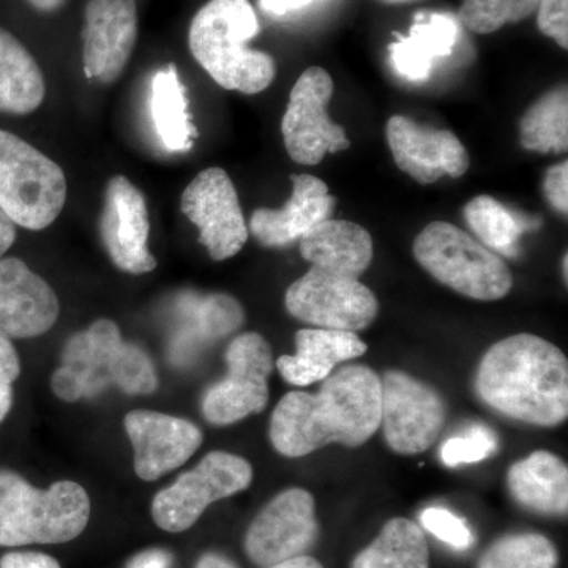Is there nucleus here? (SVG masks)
Listing matches in <instances>:
<instances>
[{
    "label": "nucleus",
    "mask_w": 568,
    "mask_h": 568,
    "mask_svg": "<svg viewBox=\"0 0 568 568\" xmlns=\"http://www.w3.org/2000/svg\"><path fill=\"white\" fill-rule=\"evenodd\" d=\"M381 428V377L366 365H345L325 377L316 395L290 392L271 420L278 454L301 458L331 444L364 446Z\"/></svg>",
    "instance_id": "f257e3e1"
},
{
    "label": "nucleus",
    "mask_w": 568,
    "mask_h": 568,
    "mask_svg": "<svg viewBox=\"0 0 568 568\" xmlns=\"http://www.w3.org/2000/svg\"><path fill=\"white\" fill-rule=\"evenodd\" d=\"M476 394L489 409L511 420L558 426L568 417L567 357L540 336H508L481 358Z\"/></svg>",
    "instance_id": "f03ea898"
},
{
    "label": "nucleus",
    "mask_w": 568,
    "mask_h": 568,
    "mask_svg": "<svg viewBox=\"0 0 568 568\" xmlns=\"http://www.w3.org/2000/svg\"><path fill=\"white\" fill-rule=\"evenodd\" d=\"M257 33L260 21L250 0H211L190 26V51L216 84L254 95L276 74L274 58L248 47Z\"/></svg>",
    "instance_id": "7ed1b4c3"
},
{
    "label": "nucleus",
    "mask_w": 568,
    "mask_h": 568,
    "mask_svg": "<svg viewBox=\"0 0 568 568\" xmlns=\"http://www.w3.org/2000/svg\"><path fill=\"white\" fill-rule=\"evenodd\" d=\"M89 518L91 500L81 485L61 480L39 489L18 474L0 473V547L67 544Z\"/></svg>",
    "instance_id": "20e7f679"
},
{
    "label": "nucleus",
    "mask_w": 568,
    "mask_h": 568,
    "mask_svg": "<svg viewBox=\"0 0 568 568\" xmlns=\"http://www.w3.org/2000/svg\"><path fill=\"white\" fill-rule=\"evenodd\" d=\"M413 252L433 278L466 297L499 301L514 286L507 264L455 224L429 223L414 241Z\"/></svg>",
    "instance_id": "39448f33"
},
{
    "label": "nucleus",
    "mask_w": 568,
    "mask_h": 568,
    "mask_svg": "<svg viewBox=\"0 0 568 568\" xmlns=\"http://www.w3.org/2000/svg\"><path fill=\"white\" fill-rule=\"evenodd\" d=\"M67 201L62 168L17 134L0 130V211L24 227L47 230Z\"/></svg>",
    "instance_id": "423d86ee"
},
{
    "label": "nucleus",
    "mask_w": 568,
    "mask_h": 568,
    "mask_svg": "<svg viewBox=\"0 0 568 568\" xmlns=\"http://www.w3.org/2000/svg\"><path fill=\"white\" fill-rule=\"evenodd\" d=\"M252 480L253 467L246 459L211 452L194 469L153 497V521L166 532H183L196 525L205 508L244 491Z\"/></svg>",
    "instance_id": "0eeeda50"
},
{
    "label": "nucleus",
    "mask_w": 568,
    "mask_h": 568,
    "mask_svg": "<svg viewBox=\"0 0 568 568\" xmlns=\"http://www.w3.org/2000/svg\"><path fill=\"white\" fill-rule=\"evenodd\" d=\"M284 304L290 315L302 323L354 334L375 323L379 312L375 293L361 278L316 265L291 284Z\"/></svg>",
    "instance_id": "6e6552de"
},
{
    "label": "nucleus",
    "mask_w": 568,
    "mask_h": 568,
    "mask_svg": "<svg viewBox=\"0 0 568 568\" xmlns=\"http://www.w3.org/2000/svg\"><path fill=\"white\" fill-rule=\"evenodd\" d=\"M227 375L204 394L203 414L212 425L226 426L263 413L268 403L272 349L263 335L235 336L226 351Z\"/></svg>",
    "instance_id": "1a4fd4ad"
},
{
    "label": "nucleus",
    "mask_w": 568,
    "mask_h": 568,
    "mask_svg": "<svg viewBox=\"0 0 568 568\" xmlns=\"http://www.w3.org/2000/svg\"><path fill=\"white\" fill-rule=\"evenodd\" d=\"M443 396L403 372L381 377V426L388 447L399 455L428 450L446 425Z\"/></svg>",
    "instance_id": "9d476101"
},
{
    "label": "nucleus",
    "mask_w": 568,
    "mask_h": 568,
    "mask_svg": "<svg viewBox=\"0 0 568 568\" xmlns=\"http://www.w3.org/2000/svg\"><path fill=\"white\" fill-rule=\"evenodd\" d=\"M332 95L334 81L321 67L305 70L295 82L282 121L284 145L295 163L315 166L327 153L349 148L345 130L328 118Z\"/></svg>",
    "instance_id": "9b49d317"
},
{
    "label": "nucleus",
    "mask_w": 568,
    "mask_h": 568,
    "mask_svg": "<svg viewBox=\"0 0 568 568\" xmlns=\"http://www.w3.org/2000/svg\"><path fill=\"white\" fill-rule=\"evenodd\" d=\"M182 212L200 230V242L213 261L230 260L248 241V226L230 175L222 168L201 171L186 186Z\"/></svg>",
    "instance_id": "f8f14e48"
},
{
    "label": "nucleus",
    "mask_w": 568,
    "mask_h": 568,
    "mask_svg": "<svg viewBox=\"0 0 568 568\" xmlns=\"http://www.w3.org/2000/svg\"><path fill=\"white\" fill-rule=\"evenodd\" d=\"M317 536L320 525L312 493L284 489L253 519L246 530L245 552L256 566H274L304 556Z\"/></svg>",
    "instance_id": "ddd939ff"
},
{
    "label": "nucleus",
    "mask_w": 568,
    "mask_h": 568,
    "mask_svg": "<svg viewBox=\"0 0 568 568\" xmlns=\"http://www.w3.org/2000/svg\"><path fill=\"white\" fill-rule=\"evenodd\" d=\"M100 234L112 263L132 275L155 271L156 260L149 250L148 203L144 194L125 175H114L104 190Z\"/></svg>",
    "instance_id": "4468645a"
},
{
    "label": "nucleus",
    "mask_w": 568,
    "mask_h": 568,
    "mask_svg": "<svg viewBox=\"0 0 568 568\" xmlns=\"http://www.w3.org/2000/svg\"><path fill=\"white\" fill-rule=\"evenodd\" d=\"M123 343L118 324L110 320H99L88 331L71 336L62 366L52 376L54 394L67 403L102 394L115 383Z\"/></svg>",
    "instance_id": "2eb2a0df"
},
{
    "label": "nucleus",
    "mask_w": 568,
    "mask_h": 568,
    "mask_svg": "<svg viewBox=\"0 0 568 568\" xmlns=\"http://www.w3.org/2000/svg\"><path fill=\"white\" fill-rule=\"evenodd\" d=\"M84 18L85 77L112 84L121 78L136 44V0H89Z\"/></svg>",
    "instance_id": "dca6fc26"
},
{
    "label": "nucleus",
    "mask_w": 568,
    "mask_h": 568,
    "mask_svg": "<svg viewBox=\"0 0 568 568\" xmlns=\"http://www.w3.org/2000/svg\"><path fill=\"white\" fill-rule=\"evenodd\" d=\"M386 133L396 166L418 183L458 179L469 170V153L448 130L429 129L405 115H394Z\"/></svg>",
    "instance_id": "f3484780"
},
{
    "label": "nucleus",
    "mask_w": 568,
    "mask_h": 568,
    "mask_svg": "<svg viewBox=\"0 0 568 568\" xmlns=\"http://www.w3.org/2000/svg\"><path fill=\"white\" fill-rule=\"evenodd\" d=\"M125 429L134 450V470L145 481L178 469L203 444V433L192 422L153 410L126 414Z\"/></svg>",
    "instance_id": "a211bd4d"
},
{
    "label": "nucleus",
    "mask_w": 568,
    "mask_h": 568,
    "mask_svg": "<svg viewBox=\"0 0 568 568\" xmlns=\"http://www.w3.org/2000/svg\"><path fill=\"white\" fill-rule=\"evenodd\" d=\"M54 290L17 257L0 261V335L33 338L47 334L58 321Z\"/></svg>",
    "instance_id": "6ab92c4d"
},
{
    "label": "nucleus",
    "mask_w": 568,
    "mask_h": 568,
    "mask_svg": "<svg viewBox=\"0 0 568 568\" xmlns=\"http://www.w3.org/2000/svg\"><path fill=\"white\" fill-rule=\"evenodd\" d=\"M293 196L282 209H257L250 233L264 246H286L301 241L316 224L331 219L336 200L327 183L310 174L291 175Z\"/></svg>",
    "instance_id": "aec40b11"
},
{
    "label": "nucleus",
    "mask_w": 568,
    "mask_h": 568,
    "mask_svg": "<svg viewBox=\"0 0 568 568\" xmlns=\"http://www.w3.org/2000/svg\"><path fill=\"white\" fill-rule=\"evenodd\" d=\"M294 355H282L276 368L286 383L305 387L323 383L336 366L362 357L368 346L354 332L304 328L295 334Z\"/></svg>",
    "instance_id": "412c9836"
},
{
    "label": "nucleus",
    "mask_w": 568,
    "mask_h": 568,
    "mask_svg": "<svg viewBox=\"0 0 568 568\" xmlns=\"http://www.w3.org/2000/svg\"><path fill=\"white\" fill-rule=\"evenodd\" d=\"M458 21L447 13H417L407 36H396L388 47L392 65L407 81L432 77L439 59L448 58L459 39Z\"/></svg>",
    "instance_id": "4be33fe9"
},
{
    "label": "nucleus",
    "mask_w": 568,
    "mask_h": 568,
    "mask_svg": "<svg viewBox=\"0 0 568 568\" xmlns=\"http://www.w3.org/2000/svg\"><path fill=\"white\" fill-rule=\"evenodd\" d=\"M305 261L325 271L361 278L373 261V239L361 224L325 220L298 241Z\"/></svg>",
    "instance_id": "5701e85b"
},
{
    "label": "nucleus",
    "mask_w": 568,
    "mask_h": 568,
    "mask_svg": "<svg viewBox=\"0 0 568 568\" xmlns=\"http://www.w3.org/2000/svg\"><path fill=\"white\" fill-rule=\"evenodd\" d=\"M508 489L515 500L541 515H567L568 469L549 452H534L515 463L507 474Z\"/></svg>",
    "instance_id": "b1692460"
},
{
    "label": "nucleus",
    "mask_w": 568,
    "mask_h": 568,
    "mask_svg": "<svg viewBox=\"0 0 568 568\" xmlns=\"http://www.w3.org/2000/svg\"><path fill=\"white\" fill-rule=\"evenodd\" d=\"M153 129L166 151H192L197 132L190 112L189 97L174 63L153 74L151 85Z\"/></svg>",
    "instance_id": "393cba45"
},
{
    "label": "nucleus",
    "mask_w": 568,
    "mask_h": 568,
    "mask_svg": "<svg viewBox=\"0 0 568 568\" xmlns=\"http://www.w3.org/2000/svg\"><path fill=\"white\" fill-rule=\"evenodd\" d=\"M47 95L43 71L13 33L0 28V112L29 114Z\"/></svg>",
    "instance_id": "a878e982"
},
{
    "label": "nucleus",
    "mask_w": 568,
    "mask_h": 568,
    "mask_svg": "<svg viewBox=\"0 0 568 568\" xmlns=\"http://www.w3.org/2000/svg\"><path fill=\"white\" fill-rule=\"evenodd\" d=\"M353 568H429L424 530L406 518H392L379 536L355 556Z\"/></svg>",
    "instance_id": "bb28decb"
},
{
    "label": "nucleus",
    "mask_w": 568,
    "mask_h": 568,
    "mask_svg": "<svg viewBox=\"0 0 568 568\" xmlns=\"http://www.w3.org/2000/svg\"><path fill=\"white\" fill-rule=\"evenodd\" d=\"M521 145L530 152L562 153L568 149V93L566 85L534 103L519 125Z\"/></svg>",
    "instance_id": "cd10ccee"
},
{
    "label": "nucleus",
    "mask_w": 568,
    "mask_h": 568,
    "mask_svg": "<svg viewBox=\"0 0 568 568\" xmlns=\"http://www.w3.org/2000/svg\"><path fill=\"white\" fill-rule=\"evenodd\" d=\"M466 223L470 231L480 239L481 244L506 256H515L518 253L519 239L529 230L514 212L491 196H477L470 200L463 209Z\"/></svg>",
    "instance_id": "c85d7f7f"
},
{
    "label": "nucleus",
    "mask_w": 568,
    "mask_h": 568,
    "mask_svg": "<svg viewBox=\"0 0 568 568\" xmlns=\"http://www.w3.org/2000/svg\"><path fill=\"white\" fill-rule=\"evenodd\" d=\"M558 549L540 534H514L495 541L481 556L478 568H556Z\"/></svg>",
    "instance_id": "c756f323"
},
{
    "label": "nucleus",
    "mask_w": 568,
    "mask_h": 568,
    "mask_svg": "<svg viewBox=\"0 0 568 568\" xmlns=\"http://www.w3.org/2000/svg\"><path fill=\"white\" fill-rule=\"evenodd\" d=\"M189 323H194V331L186 336L196 343L213 342L223 336L233 334L242 324L245 315L241 304L226 294H211L207 297L189 302Z\"/></svg>",
    "instance_id": "7c9ffc66"
},
{
    "label": "nucleus",
    "mask_w": 568,
    "mask_h": 568,
    "mask_svg": "<svg viewBox=\"0 0 568 568\" xmlns=\"http://www.w3.org/2000/svg\"><path fill=\"white\" fill-rule=\"evenodd\" d=\"M540 0H465L459 21L469 31L493 33L536 13Z\"/></svg>",
    "instance_id": "2f4dec72"
},
{
    "label": "nucleus",
    "mask_w": 568,
    "mask_h": 568,
    "mask_svg": "<svg viewBox=\"0 0 568 568\" xmlns=\"http://www.w3.org/2000/svg\"><path fill=\"white\" fill-rule=\"evenodd\" d=\"M497 452V437L487 426H473L466 435L452 437L443 448L440 458L444 465L457 467L470 463L484 462Z\"/></svg>",
    "instance_id": "473e14b6"
},
{
    "label": "nucleus",
    "mask_w": 568,
    "mask_h": 568,
    "mask_svg": "<svg viewBox=\"0 0 568 568\" xmlns=\"http://www.w3.org/2000/svg\"><path fill=\"white\" fill-rule=\"evenodd\" d=\"M422 526L429 534L439 538L443 544L448 545L457 551H465L473 547L476 537L465 519L452 514L450 510L443 507H429L422 511Z\"/></svg>",
    "instance_id": "72a5a7b5"
},
{
    "label": "nucleus",
    "mask_w": 568,
    "mask_h": 568,
    "mask_svg": "<svg viewBox=\"0 0 568 568\" xmlns=\"http://www.w3.org/2000/svg\"><path fill=\"white\" fill-rule=\"evenodd\" d=\"M537 24L541 33L568 48V0H540L537 7Z\"/></svg>",
    "instance_id": "f704fd0d"
},
{
    "label": "nucleus",
    "mask_w": 568,
    "mask_h": 568,
    "mask_svg": "<svg viewBox=\"0 0 568 568\" xmlns=\"http://www.w3.org/2000/svg\"><path fill=\"white\" fill-rule=\"evenodd\" d=\"M21 365L17 351L7 336L0 335V422L10 413L13 403L14 381L20 376Z\"/></svg>",
    "instance_id": "c9c22d12"
},
{
    "label": "nucleus",
    "mask_w": 568,
    "mask_h": 568,
    "mask_svg": "<svg viewBox=\"0 0 568 568\" xmlns=\"http://www.w3.org/2000/svg\"><path fill=\"white\" fill-rule=\"evenodd\" d=\"M545 196L548 203L559 213L568 212V163L562 162L548 170L544 183Z\"/></svg>",
    "instance_id": "e433bc0d"
},
{
    "label": "nucleus",
    "mask_w": 568,
    "mask_h": 568,
    "mask_svg": "<svg viewBox=\"0 0 568 568\" xmlns=\"http://www.w3.org/2000/svg\"><path fill=\"white\" fill-rule=\"evenodd\" d=\"M0 568H61L58 560L43 552H9L0 558Z\"/></svg>",
    "instance_id": "4c0bfd02"
},
{
    "label": "nucleus",
    "mask_w": 568,
    "mask_h": 568,
    "mask_svg": "<svg viewBox=\"0 0 568 568\" xmlns=\"http://www.w3.org/2000/svg\"><path fill=\"white\" fill-rule=\"evenodd\" d=\"M173 556L164 549H148L130 560L129 568H170Z\"/></svg>",
    "instance_id": "58836bf2"
},
{
    "label": "nucleus",
    "mask_w": 568,
    "mask_h": 568,
    "mask_svg": "<svg viewBox=\"0 0 568 568\" xmlns=\"http://www.w3.org/2000/svg\"><path fill=\"white\" fill-rule=\"evenodd\" d=\"M313 2L315 0H260V6L265 13L284 17V14L305 9Z\"/></svg>",
    "instance_id": "ea45409f"
},
{
    "label": "nucleus",
    "mask_w": 568,
    "mask_h": 568,
    "mask_svg": "<svg viewBox=\"0 0 568 568\" xmlns=\"http://www.w3.org/2000/svg\"><path fill=\"white\" fill-rule=\"evenodd\" d=\"M14 239H17V224L0 211V257L9 252L10 246L14 244Z\"/></svg>",
    "instance_id": "a19ab883"
},
{
    "label": "nucleus",
    "mask_w": 568,
    "mask_h": 568,
    "mask_svg": "<svg viewBox=\"0 0 568 568\" xmlns=\"http://www.w3.org/2000/svg\"><path fill=\"white\" fill-rule=\"evenodd\" d=\"M194 568H239L237 564L227 559L226 556L219 555V552H205L197 559L196 567Z\"/></svg>",
    "instance_id": "79ce46f5"
},
{
    "label": "nucleus",
    "mask_w": 568,
    "mask_h": 568,
    "mask_svg": "<svg viewBox=\"0 0 568 568\" xmlns=\"http://www.w3.org/2000/svg\"><path fill=\"white\" fill-rule=\"evenodd\" d=\"M264 568H324L321 566L320 560L312 558V556H297V558L282 560V562L274 564Z\"/></svg>",
    "instance_id": "37998d69"
},
{
    "label": "nucleus",
    "mask_w": 568,
    "mask_h": 568,
    "mask_svg": "<svg viewBox=\"0 0 568 568\" xmlns=\"http://www.w3.org/2000/svg\"><path fill=\"white\" fill-rule=\"evenodd\" d=\"M28 2L40 13H54L62 9L67 0H28Z\"/></svg>",
    "instance_id": "c03bdc74"
},
{
    "label": "nucleus",
    "mask_w": 568,
    "mask_h": 568,
    "mask_svg": "<svg viewBox=\"0 0 568 568\" xmlns=\"http://www.w3.org/2000/svg\"><path fill=\"white\" fill-rule=\"evenodd\" d=\"M381 2L390 3V6H398V3L418 2V0H381Z\"/></svg>",
    "instance_id": "a18cd8bd"
},
{
    "label": "nucleus",
    "mask_w": 568,
    "mask_h": 568,
    "mask_svg": "<svg viewBox=\"0 0 568 568\" xmlns=\"http://www.w3.org/2000/svg\"><path fill=\"white\" fill-rule=\"evenodd\" d=\"M567 254L566 256H564V276H566V282H567Z\"/></svg>",
    "instance_id": "49530a36"
}]
</instances>
